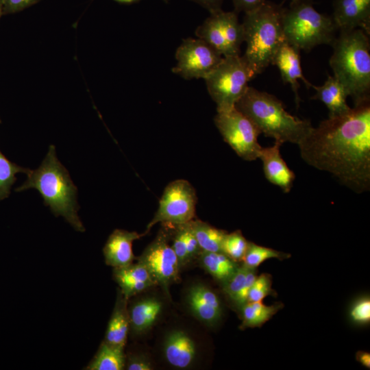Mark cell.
<instances>
[{
  "mask_svg": "<svg viewBox=\"0 0 370 370\" xmlns=\"http://www.w3.org/2000/svg\"><path fill=\"white\" fill-rule=\"evenodd\" d=\"M309 165L357 193L370 188V99L312 127L298 145Z\"/></svg>",
  "mask_w": 370,
  "mask_h": 370,
  "instance_id": "6da1fadb",
  "label": "cell"
},
{
  "mask_svg": "<svg viewBox=\"0 0 370 370\" xmlns=\"http://www.w3.org/2000/svg\"><path fill=\"white\" fill-rule=\"evenodd\" d=\"M235 108L246 116L260 134L275 143L299 145L313 127L310 121L289 114L274 95L249 86Z\"/></svg>",
  "mask_w": 370,
  "mask_h": 370,
  "instance_id": "7a4b0ae2",
  "label": "cell"
},
{
  "mask_svg": "<svg viewBox=\"0 0 370 370\" xmlns=\"http://www.w3.org/2000/svg\"><path fill=\"white\" fill-rule=\"evenodd\" d=\"M330 65L356 104L370 99V43L361 29L341 30L333 42Z\"/></svg>",
  "mask_w": 370,
  "mask_h": 370,
  "instance_id": "3957f363",
  "label": "cell"
},
{
  "mask_svg": "<svg viewBox=\"0 0 370 370\" xmlns=\"http://www.w3.org/2000/svg\"><path fill=\"white\" fill-rule=\"evenodd\" d=\"M27 175L26 182L16 191L36 188L53 214L62 216L76 230L84 231L77 213V188L67 170L58 160L53 145L49 147L41 165L34 171L30 170Z\"/></svg>",
  "mask_w": 370,
  "mask_h": 370,
  "instance_id": "277c9868",
  "label": "cell"
},
{
  "mask_svg": "<svg viewBox=\"0 0 370 370\" xmlns=\"http://www.w3.org/2000/svg\"><path fill=\"white\" fill-rule=\"evenodd\" d=\"M284 7L266 1L258 8L245 13L242 23L246 50L243 55L256 75L261 73L286 42L282 27Z\"/></svg>",
  "mask_w": 370,
  "mask_h": 370,
  "instance_id": "5b68a950",
  "label": "cell"
},
{
  "mask_svg": "<svg viewBox=\"0 0 370 370\" xmlns=\"http://www.w3.org/2000/svg\"><path fill=\"white\" fill-rule=\"evenodd\" d=\"M286 41L299 51L332 45L338 30L332 16L319 12L311 0H293L282 14Z\"/></svg>",
  "mask_w": 370,
  "mask_h": 370,
  "instance_id": "8992f818",
  "label": "cell"
},
{
  "mask_svg": "<svg viewBox=\"0 0 370 370\" xmlns=\"http://www.w3.org/2000/svg\"><path fill=\"white\" fill-rule=\"evenodd\" d=\"M256 75L244 56L223 58L221 63L204 79L208 91L217 104V110L235 107Z\"/></svg>",
  "mask_w": 370,
  "mask_h": 370,
  "instance_id": "52a82bcc",
  "label": "cell"
},
{
  "mask_svg": "<svg viewBox=\"0 0 370 370\" xmlns=\"http://www.w3.org/2000/svg\"><path fill=\"white\" fill-rule=\"evenodd\" d=\"M214 121L224 141L240 158L247 161L259 158L262 148L258 140L260 132L242 112L235 107L219 111Z\"/></svg>",
  "mask_w": 370,
  "mask_h": 370,
  "instance_id": "ba28073f",
  "label": "cell"
},
{
  "mask_svg": "<svg viewBox=\"0 0 370 370\" xmlns=\"http://www.w3.org/2000/svg\"><path fill=\"white\" fill-rule=\"evenodd\" d=\"M210 14L197 28V38L210 45L223 58L239 56L244 42V31L242 23L238 21V14L222 9Z\"/></svg>",
  "mask_w": 370,
  "mask_h": 370,
  "instance_id": "9c48e42d",
  "label": "cell"
},
{
  "mask_svg": "<svg viewBox=\"0 0 370 370\" xmlns=\"http://www.w3.org/2000/svg\"><path fill=\"white\" fill-rule=\"evenodd\" d=\"M197 201L195 190L189 182L182 179L172 181L165 187L145 234L158 223L177 225L193 220Z\"/></svg>",
  "mask_w": 370,
  "mask_h": 370,
  "instance_id": "30bf717a",
  "label": "cell"
},
{
  "mask_svg": "<svg viewBox=\"0 0 370 370\" xmlns=\"http://www.w3.org/2000/svg\"><path fill=\"white\" fill-rule=\"evenodd\" d=\"M172 72L185 79H204L221 63L223 56L201 38L184 39L175 52Z\"/></svg>",
  "mask_w": 370,
  "mask_h": 370,
  "instance_id": "8fae6325",
  "label": "cell"
},
{
  "mask_svg": "<svg viewBox=\"0 0 370 370\" xmlns=\"http://www.w3.org/2000/svg\"><path fill=\"white\" fill-rule=\"evenodd\" d=\"M138 261L146 267L156 285L161 286L166 292L178 278L180 264L164 233L160 234L146 247Z\"/></svg>",
  "mask_w": 370,
  "mask_h": 370,
  "instance_id": "7c38bea8",
  "label": "cell"
},
{
  "mask_svg": "<svg viewBox=\"0 0 370 370\" xmlns=\"http://www.w3.org/2000/svg\"><path fill=\"white\" fill-rule=\"evenodd\" d=\"M338 30L361 29L370 33V0H334L331 16Z\"/></svg>",
  "mask_w": 370,
  "mask_h": 370,
  "instance_id": "4fadbf2b",
  "label": "cell"
},
{
  "mask_svg": "<svg viewBox=\"0 0 370 370\" xmlns=\"http://www.w3.org/2000/svg\"><path fill=\"white\" fill-rule=\"evenodd\" d=\"M187 303L193 314L207 325L217 323L222 315V306L218 295L203 284L193 286L188 291Z\"/></svg>",
  "mask_w": 370,
  "mask_h": 370,
  "instance_id": "5bb4252c",
  "label": "cell"
},
{
  "mask_svg": "<svg viewBox=\"0 0 370 370\" xmlns=\"http://www.w3.org/2000/svg\"><path fill=\"white\" fill-rule=\"evenodd\" d=\"M299 51L286 41L278 49L272 62V64L276 65L279 69L283 82L291 85L297 108L300 102L298 79H301L307 88L313 86V84H310L303 75Z\"/></svg>",
  "mask_w": 370,
  "mask_h": 370,
  "instance_id": "9a60e30c",
  "label": "cell"
},
{
  "mask_svg": "<svg viewBox=\"0 0 370 370\" xmlns=\"http://www.w3.org/2000/svg\"><path fill=\"white\" fill-rule=\"evenodd\" d=\"M282 145L278 143L271 147H262L259 156L267 180L280 187L284 193L291 191L295 178L280 153Z\"/></svg>",
  "mask_w": 370,
  "mask_h": 370,
  "instance_id": "2e32d148",
  "label": "cell"
},
{
  "mask_svg": "<svg viewBox=\"0 0 370 370\" xmlns=\"http://www.w3.org/2000/svg\"><path fill=\"white\" fill-rule=\"evenodd\" d=\"M143 234L116 229L109 236L103 252L106 264L120 268L132 264L135 259L132 251V243Z\"/></svg>",
  "mask_w": 370,
  "mask_h": 370,
  "instance_id": "e0dca14e",
  "label": "cell"
},
{
  "mask_svg": "<svg viewBox=\"0 0 370 370\" xmlns=\"http://www.w3.org/2000/svg\"><path fill=\"white\" fill-rule=\"evenodd\" d=\"M113 276L127 299L156 285L146 267L138 261L136 264L132 262L123 267L114 268Z\"/></svg>",
  "mask_w": 370,
  "mask_h": 370,
  "instance_id": "ac0fdd59",
  "label": "cell"
},
{
  "mask_svg": "<svg viewBox=\"0 0 370 370\" xmlns=\"http://www.w3.org/2000/svg\"><path fill=\"white\" fill-rule=\"evenodd\" d=\"M164 352L169 364L179 369H186L192 365L195 358L196 345L186 333L176 330L166 337Z\"/></svg>",
  "mask_w": 370,
  "mask_h": 370,
  "instance_id": "d6986e66",
  "label": "cell"
},
{
  "mask_svg": "<svg viewBox=\"0 0 370 370\" xmlns=\"http://www.w3.org/2000/svg\"><path fill=\"white\" fill-rule=\"evenodd\" d=\"M312 88L316 90L312 97L323 102L329 111L328 117L341 115L351 108L347 103V92L343 84L334 76L328 75L322 86Z\"/></svg>",
  "mask_w": 370,
  "mask_h": 370,
  "instance_id": "ffe728a7",
  "label": "cell"
},
{
  "mask_svg": "<svg viewBox=\"0 0 370 370\" xmlns=\"http://www.w3.org/2000/svg\"><path fill=\"white\" fill-rule=\"evenodd\" d=\"M126 301L127 299L120 291L108 324L104 340L111 345L123 348L127 341L130 328L129 313Z\"/></svg>",
  "mask_w": 370,
  "mask_h": 370,
  "instance_id": "44dd1931",
  "label": "cell"
},
{
  "mask_svg": "<svg viewBox=\"0 0 370 370\" xmlns=\"http://www.w3.org/2000/svg\"><path fill=\"white\" fill-rule=\"evenodd\" d=\"M162 308L160 301L153 297L137 301L128 310L130 326L135 333L147 331L156 321Z\"/></svg>",
  "mask_w": 370,
  "mask_h": 370,
  "instance_id": "7402d4cb",
  "label": "cell"
},
{
  "mask_svg": "<svg viewBox=\"0 0 370 370\" xmlns=\"http://www.w3.org/2000/svg\"><path fill=\"white\" fill-rule=\"evenodd\" d=\"M199 255L202 267L221 284L227 281L240 266L221 251H201Z\"/></svg>",
  "mask_w": 370,
  "mask_h": 370,
  "instance_id": "603a6c76",
  "label": "cell"
},
{
  "mask_svg": "<svg viewBox=\"0 0 370 370\" xmlns=\"http://www.w3.org/2000/svg\"><path fill=\"white\" fill-rule=\"evenodd\" d=\"M284 307L281 302L265 305L262 301L247 302L241 308L242 323L240 328H259L270 320Z\"/></svg>",
  "mask_w": 370,
  "mask_h": 370,
  "instance_id": "cb8c5ba5",
  "label": "cell"
},
{
  "mask_svg": "<svg viewBox=\"0 0 370 370\" xmlns=\"http://www.w3.org/2000/svg\"><path fill=\"white\" fill-rule=\"evenodd\" d=\"M125 366L124 348L111 345L105 341L86 367L87 370H121Z\"/></svg>",
  "mask_w": 370,
  "mask_h": 370,
  "instance_id": "d4e9b609",
  "label": "cell"
},
{
  "mask_svg": "<svg viewBox=\"0 0 370 370\" xmlns=\"http://www.w3.org/2000/svg\"><path fill=\"white\" fill-rule=\"evenodd\" d=\"M191 230L201 251H221V243L227 232L200 220L190 221Z\"/></svg>",
  "mask_w": 370,
  "mask_h": 370,
  "instance_id": "484cf974",
  "label": "cell"
},
{
  "mask_svg": "<svg viewBox=\"0 0 370 370\" xmlns=\"http://www.w3.org/2000/svg\"><path fill=\"white\" fill-rule=\"evenodd\" d=\"M291 255L288 253L249 242L246 252L242 260V264L250 269H256L268 259L276 258L283 260L291 258Z\"/></svg>",
  "mask_w": 370,
  "mask_h": 370,
  "instance_id": "4316f807",
  "label": "cell"
},
{
  "mask_svg": "<svg viewBox=\"0 0 370 370\" xmlns=\"http://www.w3.org/2000/svg\"><path fill=\"white\" fill-rule=\"evenodd\" d=\"M29 171L9 161L0 151V201L9 196L11 186L16 181L15 175L17 173L27 174Z\"/></svg>",
  "mask_w": 370,
  "mask_h": 370,
  "instance_id": "83f0119b",
  "label": "cell"
},
{
  "mask_svg": "<svg viewBox=\"0 0 370 370\" xmlns=\"http://www.w3.org/2000/svg\"><path fill=\"white\" fill-rule=\"evenodd\" d=\"M249 241L243 236L241 230L227 233L222 241L221 251L234 261L242 262Z\"/></svg>",
  "mask_w": 370,
  "mask_h": 370,
  "instance_id": "f1b7e54d",
  "label": "cell"
},
{
  "mask_svg": "<svg viewBox=\"0 0 370 370\" xmlns=\"http://www.w3.org/2000/svg\"><path fill=\"white\" fill-rule=\"evenodd\" d=\"M348 317L352 323L358 325H367L370 323V297L362 295L357 297L351 304L348 310Z\"/></svg>",
  "mask_w": 370,
  "mask_h": 370,
  "instance_id": "f546056e",
  "label": "cell"
},
{
  "mask_svg": "<svg viewBox=\"0 0 370 370\" xmlns=\"http://www.w3.org/2000/svg\"><path fill=\"white\" fill-rule=\"evenodd\" d=\"M269 295H277L272 288V277L269 273H261L257 275L249 290L247 302L262 301Z\"/></svg>",
  "mask_w": 370,
  "mask_h": 370,
  "instance_id": "4dcf8cb0",
  "label": "cell"
},
{
  "mask_svg": "<svg viewBox=\"0 0 370 370\" xmlns=\"http://www.w3.org/2000/svg\"><path fill=\"white\" fill-rule=\"evenodd\" d=\"M249 269L243 264L240 265L236 272L222 284L224 293L232 301L245 286Z\"/></svg>",
  "mask_w": 370,
  "mask_h": 370,
  "instance_id": "1f68e13d",
  "label": "cell"
},
{
  "mask_svg": "<svg viewBox=\"0 0 370 370\" xmlns=\"http://www.w3.org/2000/svg\"><path fill=\"white\" fill-rule=\"evenodd\" d=\"M176 227L177 230L171 247L181 266L188 262L186 245L188 223L177 225Z\"/></svg>",
  "mask_w": 370,
  "mask_h": 370,
  "instance_id": "d6a6232c",
  "label": "cell"
},
{
  "mask_svg": "<svg viewBox=\"0 0 370 370\" xmlns=\"http://www.w3.org/2000/svg\"><path fill=\"white\" fill-rule=\"evenodd\" d=\"M39 0H1L3 13H14L26 8Z\"/></svg>",
  "mask_w": 370,
  "mask_h": 370,
  "instance_id": "836d02e7",
  "label": "cell"
},
{
  "mask_svg": "<svg viewBox=\"0 0 370 370\" xmlns=\"http://www.w3.org/2000/svg\"><path fill=\"white\" fill-rule=\"evenodd\" d=\"M267 0H232L234 11L237 14L251 12L264 3Z\"/></svg>",
  "mask_w": 370,
  "mask_h": 370,
  "instance_id": "e575fe53",
  "label": "cell"
},
{
  "mask_svg": "<svg viewBox=\"0 0 370 370\" xmlns=\"http://www.w3.org/2000/svg\"><path fill=\"white\" fill-rule=\"evenodd\" d=\"M187 260L188 261L198 255L201 251L198 242L191 230L190 222H188V229L187 233Z\"/></svg>",
  "mask_w": 370,
  "mask_h": 370,
  "instance_id": "d590c367",
  "label": "cell"
},
{
  "mask_svg": "<svg viewBox=\"0 0 370 370\" xmlns=\"http://www.w3.org/2000/svg\"><path fill=\"white\" fill-rule=\"evenodd\" d=\"M126 369L128 370H151L150 362L144 358L133 356L129 358Z\"/></svg>",
  "mask_w": 370,
  "mask_h": 370,
  "instance_id": "8d00e7d4",
  "label": "cell"
},
{
  "mask_svg": "<svg viewBox=\"0 0 370 370\" xmlns=\"http://www.w3.org/2000/svg\"><path fill=\"white\" fill-rule=\"evenodd\" d=\"M195 2L204 8L206 9L210 13L214 12L221 9V5L224 0H189Z\"/></svg>",
  "mask_w": 370,
  "mask_h": 370,
  "instance_id": "74e56055",
  "label": "cell"
},
{
  "mask_svg": "<svg viewBox=\"0 0 370 370\" xmlns=\"http://www.w3.org/2000/svg\"><path fill=\"white\" fill-rule=\"evenodd\" d=\"M356 360L363 367L370 368V354L365 351H358L356 353Z\"/></svg>",
  "mask_w": 370,
  "mask_h": 370,
  "instance_id": "f35d334b",
  "label": "cell"
},
{
  "mask_svg": "<svg viewBox=\"0 0 370 370\" xmlns=\"http://www.w3.org/2000/svg\"><path fill=\"white\" fill-rule=\"evenodd\" d=\"M117 2L122 3H133L138 2L141 0H114ZM165 3H169L170 0H162Z\"/></svg>",
  "mask_w": 370,
  "mask_h": 370,
  "instance_id": "ab89813d",
  "label": "cell"
},
{
  "mask_svg": "<svg viewBox=\"0 0 370 370\" xmlns=\"http://www.w3.org/2000/svg\"><path fill=\"white\" fill-rule=\"evenodd\" d=\"M3 14V6H2V2L1 0H0V16Z\"/></svg>",
  "mask_w": 370,
  "mask_h": 370,
  "instance_id": "60d3db41",
  "label": "cell"
},
{
  "mask_svg": "<svg viewBox=\"0 0 370 370\" xmlns=\"http://www.w3.org/2000/svg\"><path fill=\"white\" fill-rule=\"evenodd\" d=\"M290 1H293V0H290Z\"/></svg>",
  "mask_w": 370,
  "mask_h": 370,
  "instance_id": "b9f144b4",
  "label": "cell"
}]
</instances>
